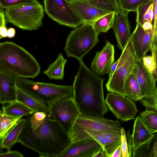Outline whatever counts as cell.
<instances>
[{"label": "cell", "instance_id": "cell-1", "mask_svg": "<svg viewBox=\"0 0 157 157\" xmlns=\"http://www.w3.org/2000/svg\"><path fill=\"white\" fill-rule=\"evenodd\" d=\"M18 143L37 153L40 157H56L71 141L70 136L49 113L44 122L36 128L28 116Z\"/></svg>", "mask_w": 157, "mask_h": 157}, {"label": "cell", "instance_id": "cell-2", "mask_svg": "<svg viewBox=\"0 0 157 157\" xmlns=\"http://www.w3.org/2000/svg\"><path fill=\"white\" fill-rule=\"evenodd\" d=\"M73 84V98L82 114L103 116L108 112L104 97L105 78L89 69L82 59Z\"/></svg>", "mask_w": 157, "mask_h": 157}, {"label": "cell", "instance_id": "cell-3", "mask_svg": "<svg viewBox=\"0 0 157 157\" xmlns=\"http://www.w3.org/2000/svg\"><path fill=\"white\" fill-rule=\"evenodd\" d=\"M0 71L18 78H34L40 71V66L33 56L15 43L6 41L0 44Z\"/></svg>", "mask_w": 157, "mask_h": 157}, {"label": "cell", "instance_id": "cell-4", "mask_svg": "<svg viewBox=\"0 0 157 157\" xmlns=\"http://www.w3.org/2000/svg\"><path fill=\"white\" fill-rule=\"evenodd\" d=\"M100 33L92 24H84L72 30L68 35L64 50L68 57L78 60L98 42Z\"/></svg>", "mask_w": 157, "mask_h": 157}, {"label": "cell", "instance_id": "cell-5", "mask_svg": "<svg viewBox=\"0 0 157 157\" xmlns=\"http://www.w3.org/2000/svg\"><path fill=\"white\" fill-rule=\"evenodd\" d=\"M4 13L7 22L23 30H38L43 25L44 9L39 2L12 7L5 9Z\"/></svg>", "mask_w": 157, "mask_h": 157}, {"label": "cell", "instance_id": "cell-6", "mask_svg": "<svg viewBox=\"0 0 157 157\" xmlns=\"http://www.w3.org/2000/svg\"><path fill=\"white\" fill-rule=\"evenodd\" d=\"M17 86L44 100L49 108L60 99L73 96V85H60L36 82L28 78H18Z\"/></svg>", "mask_w": 157, "mask_h": 157}, {"label": "cell", "instance_id": "cell-7", "mask_svg": "<svg viewBox=\"0 0 157 157\" xmlns=\"http://www.w3.org/2000/svg\"><path fill=\"white\" fill-rule=\"evenodd\" d=\"M119 59L117 68L111 78L108 79L105 86L108 91L125 96L124 82L139 60L133 47L131 36Z\"/></svg>", "mask_w": 157, "mask_h": 157}, {"label": "cell", "instance_id": "cell-8", "mask_svg": "<svg viewBox=\"0 0 157 157\" xmlns=\"http://www.w3.org/2000/svg\"><path fill=\"white\" fill-rule=\"evenodd\" d=\"M48 113L70 136L77 119L82 114L73 96L57 100L49 107Z\"/></svg>", "mask_w": 157, "mask_h": 157}, {"label": "cell", "instance_id": "cell-9", "mask_svg": "<svg viewBox=\"0 0 157 157\" xmlns=\"http://www.w3.org/2000/svg\"><path fill=\"white\" fill-rule=\"evenodd\" d=\"M44 2L46 13L59 24L76 28L84 24L67 0H44Z\"/></svg>", "mask_w": 157, "mask_h": 157}, {"label": "cell", "instance_id": "cell-10", "mask_svg": "<svg viewBox=\"0 0 157 157\" xmlns=\"http://www.w3.org/2000/svg\"><path fill=\"white\" fill-rule=\"evenodd\" d=\"M121 128L118 121L108 119L103 116L82 114L73 127L70 137L87 131L121 133Z\"/></svg>", "mask_w": 157, "mask_h": 157}, {"label": "cell", "instance_id": "cell-11", "mask_svg": "<svg viewBox=\"0 0 157 157\" xmlns=\"http://www.w3.org/2000/svg\"><path fill=\"white\" fill-rule=\"evenodd\" d=\"M105 101L107 107L119 119L125 121L135 118L137 109L132 100L114 93L107 94Z\"/></svg>", "mask_w": 157, "mask_h": 157}, {"label": "cell", "instance_id": "cell-12", "mask_svg": "<svg viewBox=\"0 0 157 157\" xmlns=\"http://www.w3.org/2000/svg\"><path fill=\"white\" fill-rule=\"evenodd\" d=\"M101 148L96 141L87 139L71 141L56 157H93Z\"/></svg>", "mask_w": 157, "mask_h": 157}, {"label": "cell", "instance_id": "cell-13", "mask_svg": "<svg viewBox=\"0 0 157 157\" xmlns=\"http://www.w3.org/2000/svg\"><path fill=\"white\" fill-rule=\"evenodd\" d=\"M82 139L96 141L101 145L108 157H111L114 151L121 143V133L87 131L70 137L71 141Z\"/></svg>", "mask_w": 157, "mask_h": 157}, {"label": "cell", "instance_id": "cell-14", "mask_svg": "<svg viewBox=\"0 0 157 157\" xmlns=\"http://www.w3.org/2000/svg\"><path fill=\"white\" fill-rule=\"evenodd\" d=\"M115 50L114 46L106 41V44L100 51L96 52L91 63V69L99 75H104L109 73L114 63Z\"/></svg>", "mask_w": 157, "mask_h": 157}, {"label": "cell", "instance_id": "cell-15", "mask_svg": "<svg viewBox=\"0 0 157 157\" xmlns=\"http://www.w3.org/2000/svg\"><path fill=\"white\" fill-rule=\"evenodd\" d=\"M129 12L122 10L115 14L112 27L117 41V48L123 51L128 42L131 34V26L128 18Z\"/></svg>", "mask_w": 157, "mask_h": 157}, {"label": "cell", "instance_id": "cell-16", "mask_svg": "<svg viewBox=\"0 0 157 157\" xmlns=\"http://www.w3.org/2000/svg\"><path fill=\"white\" fill-rule=\"evenodd\" d=\"M155 135L147 129L140 117H137L134 121L132 134L129 130L127 131L130 157L134 151L152 139Z\"/></svg>", "mask_w": 157, "mask_h": 157}, {"label": "cell", "instance_id": "cell-17", "mask_svg": "<svg viewBox=\"0 0 157 157\" xmlns=\"http://www.w3.org/2000/svg\"><path fill=\"white\" fill-rule=\"evenodd\" d=\"M84 24H92L98 18L111 13L101 9L89 2L87 0L70 2Z\"/></svg>", "mask_w": 157, "mask_h": 157}, {"label": "cell", "instance_id": "cell-18", "mask_svg": "<svg viewBox=\"0 0 157 157\" xmlns=\"http://www.w3.org/2000/svg\"><path fill=\"white\" fill-rule=\"evenodd\" d=\"M132 73L139 84L143 97L151 94L156 88V81L153 75L144 65L142 59L138 60Z\"/></svg>", "mask_w": 157, "mask_h": 157}, {"label": "cell", "instance_id": "cell-19", "mask_svg": "<svg viewBox=\"0 0 157 157\" xmlns=\"http://www.w3.org/2000/svg\"><path fill=\"white\" fill-rule=\"evenodd\" d=\"M18 77L12 74L0 71V103L4 104L17 101Z\"/></svg>", "mask_w": 157, "mask_h": 157}, {"label": "cell", "instance_id": "cell-20", "mask_svg": "<svg viewBox=\"0 0 157 157\" xmlns=\"http://www.w3.org/2000/svg\"><path fill=\"white\" fill-rule=\"evenodd\" d=\"M16 100L35 112H43L47 113L49 112V107L44 100L17 86Z\"/></svg>", "mask_w": 157, "mask_h": 157}, {"label": "cell", "instance_id": "cell-21", "mask_svg": "<svg viewBox=\"0 0 157 157\" xmlns=\"http://www.w3.org/2000/svg\"><path fill=\"white\" fill-rule=\"evenodd\" d=\"M25 118H21L0 140V147L7 151L10 150L13 146L18 143L20 135L25 122Z\"/></svg>", "mask_w": 157, "mask_h": 157}, {"label": "cell", "instance_id": "cell-22", "mask_svg": "<svg viewBox=\"0 0 157 157\" xmlns=\"http://www.w3.org/2000/svg\"><path fill=\"white\" fill-rule=\"evenodd\" d=\"M67 60L60 53L53 63L49 66L43 73L50 79L63 80L64 77V68Z\"/></svg>", "mask_w": 157, "mask_h": 157}, {"label": "cell", "instance_id": "cell-23", "mask_svg": "<svg viewBox=\"0 0 157 157\" xmlns=\"http://www.w3.org/2000/svg\"><path fill=\"white\" fill-rule=\"evenodd\" d=\"M2 111L5 114L13 118L22 117L35 112L22 103L16 101L2 106Z\"/></svg>", "mask_w": 157, "mask_h": 157}, {"label": "cell", "instance_id": "cell-24", "mask_svg": "<svg viewBox=\"0 0 157 157\" xmlns=\"http://www.w3.org/2000/svg\"><path fill=\"white\" fill-rule=\"evenodd\" d=\"M125 96L132 100L139 101L143 98L139 84L134 75L131 73L124 84Z\"/></svg>", "mask_w": 157, "mask_h": 157}, {"label": "cell", "instance_id": "cell-25", "mask_svg": "<svg viewBox=\"0 0 157 157\" xmlns=\"http://www.w3.org/2000/svg\"><path fill=\"white\" fill-rule=\"evenodd\" d=\"M153 0L146 4L140 7L136 11V22L142 25L146 21L152 23L154 19L155 14L153 10Z\"/></svg>", "mask_w": 157, "mask_h": 157}, {"label": "cell", "instance_id": "cell-26", "mask_svg": "<svg viewBox=\"0 0 157 157\" xmlns=\"http://www.w3.org/2000/svg\"><path fill=\"white\" fill-rule=\"evenodd\" d=\"M136 23V28L131 36L134 49L140 59H142V50L144 31L140 23Z\"/></svg>", "mask_w": 157, "mask_h": 157}, {"label": "cell", "instance_id": "cell-27", "mask_svg": "<svg viewBox=\"0 0 157 157\" xmlns=\"http://www.w3.org/2000/svg\"><path fill=\"white\" fill-rule=\"evenodd\" d=\"M139 116L147 129L152 133L157 132V112L148 109L139 114Z\"/></svg>", "mask_w": 157, "mask_h": 157}, {"label": "cell", "instance_id": "cell-28", "mask_svg": "<svg viewBox=\"0 0 157 157\" xmlns=\"http://www.w3.org/2000/svg\"><path fill=\"white\" fill-rule=\"evenodd\" d=\"M115 13H111L98 18L92 24L97 31L105 33L112 28Z\"/></svg>", "mask_w": 157, "mask_h": 157}, {"label": "cell", "instance_id": "cell-29", "mask_svg": "<svg viewBox=\"0 0 157 157\" xmlns=\"http://www.w3.org/2000/svg\"><path fill=\"white\" fill-rule=\"evenodd\" d=\"M21 118L22 117L13 118L10 117L4 114L1 109H0V140Z\"/></svg>", "mask_w": 157, "mask_h": 157}, {"label": "cell", "instance_id": "cell-30", "mask_svg": "<svg viewBox=\"0 0 157 157\" xmlns=\"http://www.w3.org/2000/svg\"><path fill=\"white\" fill-rule=\"evenodd\" d=\"M98 7L116 14L121 10L117 0H87Z\"/></svg>", "mask_w": 157, "mask_h": 157}, {"label": "cell", "instance_id": "cell-31", "mask_svg": "<svg viewBox=\"0 0 157 157\" xmlns=\"http://www.w3.org/2000/svg\"><path fill=\"white\" fill-rule=\"evenodd\" d=\"M120 9L129 12L135 11L152 0H117Z\"/></svg>", "mask_w": 157, "mask_h": 157}, {"label": "cell", "instance_id": "cell-32", "mask_svg": "<svg viewBox=\"0 0 157 157\" xmlns=\"http://www.w3.org/2000/svg\"><path fill=\"white\" fill-rule=\"evenodd\" d=\"M139 101L146 109L153 110L157 112V90L155 89L151 94L143 97Z\"/></svg>", "mask_w": 157, "mask_h": 157}, {"label": "cell", "instance_id": "cell-33", "mask_svg": "<svg viewBox=\"0 0 157 157\" xmlns=\"http://www.w3.org/2000/svg\"><path fill=\"white\" fill-rule=\"evenodd\" d=\"M38 3L37 0H0V6L5 9L17 6Z\"/></svg>", "mask_w": 157, "mask_h": 157}, {"label": "cell", "instance_id": "cell-34", "mask_svg": "<svg viewBox=\"0 0 157 157\" xmlns=\"http://www.w3.org/2000/svg\"><path fill=\"white\" fill-rule=\"evenodd\" d=\"M47 116V113L39 112H35L27 116L32 127L34 128H36L44 122Z\"/></svg>", "mask_w": 157, "mask_h": 157}, {"label": "cell", "instance_id": "cell-35", "mask_svg": "<svg viewBox=\"0 0 157 157\" xmlns=\"http://www.w3.org/2000/svg\"><path fill=\"white\" fill-rule=\"evenodd\" d=\"M153 29L144 31L143 38L142 57L146 56L148 52L151 51Z\"/></svg>", "mask_w": 157, "mask_h": 157}, {"label": "cell", "instance_id": "cell-36", "mask_svg": "<svg viewBox=\"0 0 157 157\" xmlns=\"http://www.w3.org/2000/svg\"><path fill=\"white\" fill-rule=\"evenodd\" d=\"M122 157H130L125 132L123 127L121 129V143Z\"/></svg>", "mask_w": 157, "mask_h": 157}, {"label": "cell", "instance_id": "cell-37", "mask_svg": "<svg viewBox=\"0 0 157 157\" xmlns=\"http://www.w3.org/2000/svg\"><path fill=\"white\" fill-rule=\"evenodd\" d=\"M144 65L150 72L152 74L155 72L157 65L154 56L152 55L143 57L142 59Z\"/></svg>", "mask_w": 157, "mask_h": 157}, {"label": "cell", "instance_id": "cell-38", "mask_svg": "<svg viewBox=\"0 0 157 157\" xmlns=\"http://www.w3.org/2000/svg\"><path fill=\"white\" fill-rule=\"evenodd\" d=\"M4 9L0 6V38L7 37V29Z\"/></svg>", "mask_w": 157, "mask_h": 157}, {"label": "cell", "instance_id": "cell-39", "mask_svg": "<svg viewBox=\"0 0 157 157\" xmlns=\"http://www.w3.org/2000/svg\"><path fill=\"white\" fill-rule=\"evenodd\" d=\"M153 10L154 12V21L153 28L151 48L154 46L155 40L157 37V0H153Z\"/></svg>", "mask_w": 157, "mask_h": 157}, {"label": "cell", "instance_id": "cell-40", "mask_svg": "<svg viewBox=\"0 0 157 157\" xmlns=\"http://www.w3.org/2000/svg\"><path fill=\"white\" fill-rule=\"evenodd\" d=\"M0 157H24V156L20 151L16 150L7 151L6 152L1 153Z\"/></svg>", "mask_w": 157, "mask_h": 157}, {"label": "cell", "instance_id": "cell-41", "mask_svg": "<svg viewBox=\"0 0 157 157\" xmlns=\"http://www.w3.org/2000/svg\"><path fill=\"white\" fill-rule=\"evenodd\" d=\"M155 142L147 157H157V135H155Z\"/></svg>", "mask_w": 157, "mask_h": 157}, {"label": "cell", "instance_id": "cell-42", "mask_svg": "<svg viewBox=\"0 0 157 157\" xmlns=\"http://www.w3.org/2000/svg\"><path fill=\"white\" fill-rule=\"evenodd\" d=\"M111 157H122L121 144L114 151Z\"/></svg>", "mask_w": 157, "mask_h": 157}, {"label": "cell", "instance_id": "cell-43", "mask_svg": "<svg viewBox=\"0 0 157 157\" xmlns=\"http://www.w3.org/2000/svg\"><path fill=\"white\" fill-rule=\"evenodd\" d=\"M142 26L145 31L150 29H153V25L151 22L149 21H146L144 22Z\"/></svg>", "mask_w": 157, "mask_h": 157}, {"label": "cell", "instance_id": "cell-44", "mask_svg": "<svg viewBox=\"0 0 157 157\" xmlns=\"http://www.w3.org/2000/svg\"><path fill=\"white\" fill-rule=\"evenodd\" d=\"M119 61L118 59L117 61L115 62L112 65L109 71V78L108 79H110L112 77L117 66Z\"/></svg>", "mask_w": 157, "mask_h": 157}, {"label": "cell", "instance_id": "cell-45", "mask_svg": "<svg viewBox=\"0 0 157 157\" xmlns=\"http://www.w3.org/2000/svg\"><path fill=\"white\" fill-rule=\"evenodd\" d=\"M7 37L9 38H13L16 34V31L13 28H9L7 29Z\"/></svg>", "mask_w": 157, "mask_h": 157}, {"label": "cell", "instance_id": "cell-46", "mask_svg": "<svg viewBox=\"0 0 157 157\" xmlns=\"http://www.w3.org/2000/svg\"><path fill=\"white\" fill-rule=\"evenodd\" d=\"M93 157H108L105 151L101 148Z\"/></svg>", "mask_w": 157, "mask_h": 157}, {"label": "cell", "instance_id": "cell-47", "mask_svg": "<svg viewBox=\"0 0 157 157\" xmlns=\"http://www.w3.org/2000/svg\"><path fill=\"white\" fill-rule=\"evenodd\" d=\"M151 55H153L155 58L157 66V47L154 45L151 48Z\"/></svg>", "mask_w": 157, "mask_h": 157}, {"label": "cell", "instance_id": "cell-48", "mask_svg": "<svg viewBox=\"0 0 157 157\" xmlns=\"http://www.w3.org/2000/svg\"><path fill=\"white\" fill-rule=\"evenodd\" d=\"M153 75L156 81H157V66Z\"/></svg>", "mask_w": 157, "mask_h": 157}, {"label": "cell", "instance_id": "cell-49", "mask_svg": "<svg viewBox=\"0 0 157 157\" xmlns=\"http://www.w3.org/2000/svg\"><path fill=\"white\" fill-rule=\"evenodd\" d=\"M154 45H155L157 47V37L155 38V40Z\"/></svg>", "mask_w": 157, "mask_h": 157}, {"label": "cell", "instance_id": "cell-50", "mask_svg": "<svg viewBox=\"0 0 157 157\" xmlns=\"http://www.w3.org/2000/svg\"><path fill=\"white\" fill-rule=\"evenodd\" d=\"M67 0L70 2H74V1H76L83 0Z\"/></svg>", "mask_w": 157, "mask_h": 157}, {"label": "cell", "instance_id": "cell-51", "mask_svg": "<svg viewBox=\"0 0 157 157\" xmlns=\"http://www.w3.org/2000/svg\"><path fill=\"white\" fill-rule=\"evenodd\" d=\"M155 89L157 90V86L156 87Z\"/></svg>", "mask_w": 157, "mask_h": 157}]
</instances>
